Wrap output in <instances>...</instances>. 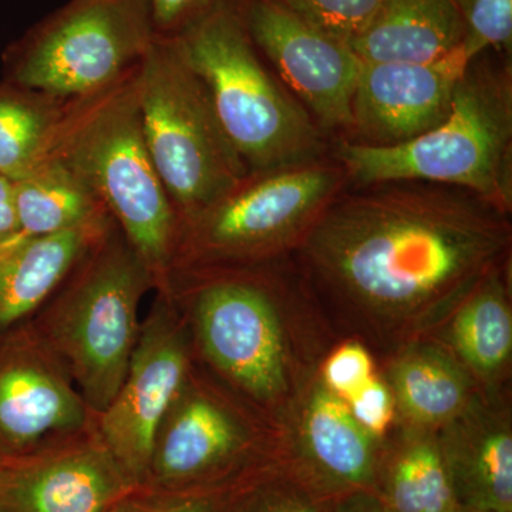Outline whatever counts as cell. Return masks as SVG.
Instances as JSON below:
<instances>
[{
    "mask_svg": "<svg viewBox=\"0 0 512 512\" xmlns=\"http://www.w3.org/2000/svg\"><path fill=\"white\" fill-rule=\"evenodd\" d=\"M18 228L13 241L55 234L99 217L106 210L79 175L57 158H46L15 180Z\"/></svg>",
    "mask_w": 512,
    "mask_h": 512,
    "instance_id": "cell-23",
    "label": "cell"
},
{
    "mask_svg": "<svg viewBox=\"0 0 512 512\" xmlns=\"http://www.w3.org/2000/svg\"><path fill=\"white\" fill-rule=\"evenodd\" d=\"M137 485L93 426L16 457H0V512H110Z\"/></svg>",
    "mask_w": 512,
    "mask_h": 512,
    "instance_id": "cell-14",
    "label": "cell"
},
{
    "mask_svg": "<svg viewBox=\"0 0 512 512\" xmlns=\"http://www.w3.org/2000/svg\"><path fill=\"white\" fill-rule=\"evenodd\" d=\"M18 228L15 181L0 174V242L12 237Z\"/></svg>",
    "mask_w": 512,
    "mask_h": 512,
    "instance_id": "cell-32",
    "label": "cell"
},
{
    "mask_svg": "<svg viewBox=\"0 0 512 512\" xmlns=\"http://www.w3.org/2000/svg\"><path fill=\"white\" fill-rule=\"evenodd\" d=\"M463 39L456 0H383L350 47L363 63H427L450 55Z\"/></svg>",
    "mask_w": 512,
    "mask_h": 512,
    "instance_id": "cell-21",
    "label": "cell"
},
{
    "mask_svg": "<svg viewBox=\"0 0 512 512\" xmlns=\"http://www.w3.org/2000/svg\"><path fill=\"white\" fill-rule=\"evenodd\" d=\"M375 495L386 512L456 511L436 433L400 427L383 441Z\"/></svg>",
    "mask_w": 512,
    "mask_h": 512,
    "instance_id": "cell-22",
    "label": "cell"
},
{
    "mask_svg": "<svg viewBox=\"0 0 512 512\" xmlns=\"http://www.w3.org/2000/svg\"><path fill=\"white\" fill-rule=\"evenodd\" d=\"M282 444L284 431L194 359L158 426L144 487L191 490L229 484L274 458Z\"/></svg>",
    "mask_w": 512,
    "mask_h": 512,
    "instance_id": "cell-10",
    "label": "cell"
},
{
    "mask_svg": "<svg viewBox=\"0 0 512 512\" xmlns=\"http://www.w3.org/2000/svg\"><path fill=\"white\" fill-rule=\"evenodd\" d=\"M510 215L447 185L357 187L320 215L295 255L326 319L386 352L427 338L510 264Z\"/></svg>",
    "mask_w": 512,
    "mask_h": 512,
    "instance_id": "cell-1",
    "label": "cell"
},
{
    "mask_svg": "<svg viewBox=\"0 0 512 512\" xmlns=\"http://www.w3.org/2000/svg\"><path fill=\"white\" fill-rule=\"evenodd\" d=\"M137 69L103 92L70 101L46 158L79 175L143 259L154 291L168 293L178 218L144 141Z\"/></svg>",
    "mask_w": 512,
    "mask_h": 512,
    "instance_id": "cell-4",
    "label": "cell"
},
{
    "mask_svg": "<svg viewBox=\"0 0 512 512\" xmlns=\"http://www.w3.org/2000/svg\"><path fill=\"white\" fill-rule=\"evenodd\" d=\"M154 33L177 37L217 0H146Z\"/></svg>",
    "mask_w": 512,
    "mask_h": 512,
    "instance_id": "cell-31",
    "label": "cell"
},
{
    "mask_svg": "<svg viewBox=\"0 0 512 512\" xmlns=\"http://www.w3.org/2000/svg\"><path fill=\"white\" fill-rule=\"evenodd\" d=\"M154 37L146 0H69L10 43L3 74L59 99H83L134 72Z\"/></svg>",
    "mask_w": 512,
    "mask_h": 512,
    "instance_id": "cell-9",
    "label": "cell"
},
{
    "mask_svg": "<svg viewBox=\"0 0 512 512\" xmlns=\"http://www.w3.org/2000/svg\"><path fill=\"white\" fill-rule=\"evenodd\" d=\"M382 376L392 390L399 426L431 433L456 419L480 389L466 367L433 336L392 353Z\"/></svg>",
    "mask_w": 512,
    "mask_h": 512,
    "instance_id": "cell-19",
    "label": "cell"
},
{
    "mask_svg": "<svg viewBox=\"0 0 512 512\" xmlns=\"http://www.w3.org/2000/svg\"><path fill=\"white\" fill-rule=\"evenodd\" d=\"M70 101L0 82V174L15 181L45 161Z\"/></svg>",
    "mask_w": 512,
    "mask_h": 512,
    "instance_id": "cell-24",
    "label": "cell"
},
{
    "mask_svg": "<svg viewBox=\"0 0 512 512\" xmlns=\"http://www.w3.org/2000/svg\"><path fill=\"white\" fill-rule=\"evenodd\" d=\"M336 161L356 187L420 181L471 192L512 208V69L480 55L458 82L439 126L394 146L346 141Z\"/></svg>",
    "mask_w": 512,
    "mask_h": 512,
    "instance_id": "cell-3",
    "label": "cell"
},
{
    "mask_svg": "<svg viewBox=\"0 0 512 512\" xmlns=\"http://www.w3.org/2000/svg\"><path fill=\"white\" fill-rule=\"evenodd\" d=\"M458 507L512 512V423L501 389H480L436 431Z\"/></svg>",
    "mask_w": 512,
    "mask_h": 512,
    "instance_id": "cell-17",
    "label": "cell"
},
{
    "mask_svg": "<svg viewBox=\"0 0 512 512\" xmlns=\"http://www.w3.org/2000/svg\"><path fill=\"white\" fill-rule=\"evenodd\" d=\"M338 501L313 487L282 447L278 456L237 481L218 512H329Z\"/></svg>",
    "mask_w": 512,
    "mask_h": 512,
    "instance_id": "cell-25",
    "label": "cell"
},
{
    "mask_svg": "<svg viewBox=\"0 0 512 512\" xmlns=\"http://www.w3.org/2000/svg\"><path fill=\"white\" fill-rule=\"evenodd\" d=\"M348 184L342 165L328 158L248 173L178 222L170 275L291 258Z\"/></svg>",
    "mask_w": 512,
    "mask_h": 512,
    "instance_id": "cell-7",
    "label": "cell"
},
{
    "mask_svg": "<svg viewBox=\"0 0 512 512\" xmlns=\"http://www.w3.org/2000/svg\"><path fill=\"white\" fill-rule=\"evenodd\" d=\"M141 128L178 222L248 174L175 37L156 36L137 69Z\"/></svg>",
    "mask_w": 512,
    "mask_h": 512,
    "instance_id": "cell-8",
    "label": "cell"
},
{
    "mask_svg": "<svg viewBox=\"0 0 512 512\" xmlns=\"http://www.w3.org/2000/svg\"><path fill=\"white\" fill-rule=\"evenodd\" d=\"M249 36L323 131L352 130L363 62L352 47L309 25L276 0H241Z\"/></svg>",
    "mask_w": 512,
    "mask_h": 512,
    "instance_id": "cell-13",
    "label": "cell"
},
{
    "mask_svg": "<svg viewBox=\"0 0 512 512\" xmlns=\"http://www.w3.org/2000/svg\"><path fill=\"white\" fill-rule=\"evenodd\" d=\"M195 362L284 431L335 343L291 258L170 275Z\"/></svg>",
    "mask_w": 512,
    "mask_h": 512,
    "instance_id": "cell-2",
    "label": "cell"
},
{
    "mask_svg": "<svg viewBox=\"0 0 512 512\" xmlns=\"http://www.w3.org/2000/svg\"><path fill=\"white\" fill-rule=\"evenodd\" d=\"M473 63L463 45L427 63H363L352 103L356 143L394 146L443 123Z\"/></svg>",
    "mask_w": 512,
    "mask_h": 512,
    "instance_id": "cell-15",
    "label": "cell"
},
{
    "mask_svg": "<svg viewBox=\"0 0 512 512\" xmlns=\"http://www.w3.org/2000/svg\"><path fill=\"white\" fill-rule=\"evenodd\" d=\"M151 289L153 275L114 224L30 319L94 416L119 392Z\"/></svg>",
    "mask_w": 512,
    "mask_h": 512,
    "instance_id": "cell-6",
    "label": "cell"
},
{
    "mask_svg": "<svg viewBox=\"0 0 512 512\" xmlns=\"http://www.w3.org/2000/svg\"><path fill=\"white\" fill-rule=\"evenodd\" d=\"M175 39L248 173L325 158V131L262 63L241 0H217Z\"/></svg>",
    "mask_w": 512,
    "mask_h": 512,
    "instance_id": "cell-5",
    "label": "cell"
},
{
    "mask_svg": "<svg viewBox=\"0 0 512 512\" xmlns=\"http://www.w3.org/2000/svg\"><path fill=\"white\" fill-rule=\"evenodd\" d=\"M329 512H386L375 494L359 493L342 498Z\"/></svg>",
    "mask_w": 512,
    "mask_h": 512,
    "instance_id": "cell-33",
    "label": "cell"
},
{
    "mask_svg": "<svg viewBox=\"0 0 512 512\" xmlns=\"http://www.w3.org/2000/svg\"><path fill=\"white\" fill-rule=\"evenodd\" d=\"M383 441L376 440L329 392L318 376L284 430V450L293 467L320 493L342 500L375 494Z\"/></svg>",
    "mask_w": 512,
    "mask_h": 512,
    "instance_id": "cell-16",
    "label": "cell"
},
{
    "mask_svg": "<svg viewBox=\"0 0 512 512\" xmlns=\"http://www.w3.org/2000/svg\"><path fill=\"white\" fill-rule=\"evenodd\" d=\"M241 478L218 487L191 490L138 487L110 512H218L231 488Z\"/></svg>",
    "mask_w": 512,
    "mask_h": 512,
    "instance_id": "cell-29",
    "label": "cell"
},
{
    "mask_svg": "<svg viewBox=\"0 0 512 512\" xmlns=\"http://www.w3.org/2000/svg\"><path fill=\"white\" fill-rule=\"evenodd\" d=\"M464 23L463 49L473 62L495 50L511 55L512 0H456Z\"/></svg>",
    "mask_w": 512,
    "mask_h": 512,
    "instance_id": "cell-26",
    "label": "cell"
},
{
    "mask_svg": "<svg viewBox=\"0 0 512 512\" xmlns=\"http://www.w3.org/2000/svg\"><path fill=\"white\" fill-rule=\"evenodd\" d=\"M83 397L32 322L0 332V457H16L89 430Z\"/></svg>",
    "mask_w": 512,
    "mask_h": 512,
    "instance_id": "cell-12",
    "label": "cell"
},
{
    "mask_svg": "<svg viewBox=\"0 0 512 512\" xmlns=\"http://www.w3.org/2000/svg\"><path fill=\"white\" fill-rule=\"evenodd\" d=\"M190 335L170 293L156 291L119 392L94 429L137 487H144L158 426L190 375Z\"/></svg>",
    "mask_w": 512,
    "mask_h": 512,
    "instance_id": "cell-11",
    "label": "cell"
},
{
    "mask_svg": "<svg viewBox=\"0 0 512 512\" xmlns=\"http://www.w3.org/2000/svg\"><path fill=\"white\" fill-rule=\"evenodd\" d=\"M507 265L483 279L431 335L483 389H500L510 377L512 308Z\"/></svg>",
    "mask_w": 512,
    "mask_h": 512,
    "instance_id": "cell-20",
    "label": "cell"
},
{
    "mask_svg": "<svg viewBox=\"0 0 512 512\" xmlns=\"http://www.w3.org/2000/svg\"><path fill=\"white\" fill-rule=\"evenodd\" d=\"M454 512H495V511L473 510V508L457 507L456 511H454Z\"/></svg>",
    "mask_w": 512,
    "mask_h": 512,
    "instance_id": "cell-34",
    "label": "cell"
},
{
    "mask_svg": "<svg viewBox=\"0 0 512 512\" xmlns=\"http://www.w3.org/2000/svg\"><path fill=\"white\" fill-rule=\"evenodd\" d=\"M353 419L376 440L384 441L397 423L396 403L392 390L382 376L377 373L355 396L345 400Z\"/></svg>",
    "mask_w": 512,
    "mask_h": 512,
    "instance_id": "cell-30",
    "label": "cell"
},
{
    "mask_svg": "<svg viewBox=\"0 0 512 512\" xmlns=\"http://www.w3.org/2000/svg\"><path fill=\"white\" fill-rule=\"evenodd\" d=\"M299 18L346 45L365 32L383 0H276Z\"/></svg>",
    "mask_w": 512,
    "mask_h": 512,
    "instance_id": "cell-27",
    "label": "cell"
},
{
    "mask_svg": "<svg viewBox=\"0 0 512 512\" xmlns=\"http://www.w3.org/2000/svg\"><path fill=\"white\" fill-rule=\"evenodd\" d=\"M375 356L359 339L336 342L323 357L319 382L345 402L377 375Z\"/></svg>",
    "mask_w": 512,
    "mask_h": 512,
    "instance_id": "cell-28",
    "label": "cell"
},
{
    "mask_svg": "<svg viewBox=\"0 0 512 512\" xmlns=\"http://www.w3.org/2000/svg\"><path fill=\"white\" fill-rule=\"evenodd\" d=\"M109 212L55 234L0 242V332L30 320L114 227Z\"/></svg>",
    "mask_w": 512,
    "mask_h": 512,
    "instance_id": "cell-18",
    "label": "cell"
}]
</instances>
